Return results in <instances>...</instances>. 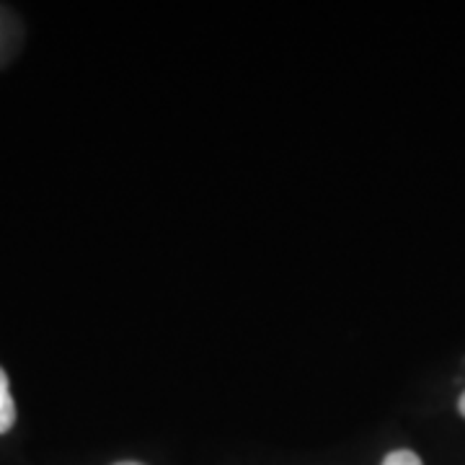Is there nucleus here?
Returning <instances> with one entry per match:
<instances>
[{
  "label": "nucleus",
  "instance_id": "obj_3",
  "mask_svg": "<svg viewBox=\"0 0 465 465\" xmlns=\"http://www.w3.org/2000/svg\"><path fill=\"white\" fill-rule=\"evenodd\" d=\"M458 409H460V414L465 416V393L460 396V401H458Z\"/></svg>",
  "mask_w": 465,
  "mask_h": 465
},
{
  "label": "nucleus",
  "instance_id": "obj_2",
  "mask_svg": "<svg viewBox=\"0 0 465 465\" xmlns=\"http://www.w3.org/2000/svg\"><path fill=\"white\" fill-rule=\"evenodd\" d=\"M382 465H424L421 463V458L411 452V450H393V452H388L385 455V460Z\"/></svg>",
  "mask_w": 465,
  "mask_h": 465
},
{
  "label": "nucleus",
  "instance_id": "obj_1",
  "mask_svg": "<svg viewBox=\"0 0 465 465\" xmlns=\"http://www.w3.org/2000/svg\"><path fill=\"white\" fill-rule=\"evenodd\" d=\"M14 421H16V403L8 391V375L0 367V434L8 432L14 427Z\"/></svg>",
  "mask_w": 465,
  "mask_h": 465
},
{
  "label": "nucleus",
  "instance_id": "obj_4",
  "mask_svg": "<svg viewBox=\"0 0 465 465\" xmlns=\"http://www.w3.org/2000/svg\"><path fill=\"white\" fill-rule=\"evenodd\" d=\"M114 465H143V463H133V460H124V463H114Z\"/></svg>",
  "mask_w": 465,
  "mask_h": 465
}]
</instances>
